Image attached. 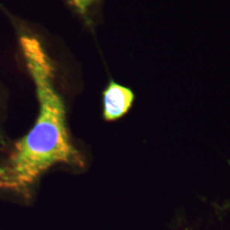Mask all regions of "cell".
Segmentation results:
<instances>
[{"instance_id":"6da1fadb","label":"cell","mask_w":230,"mask_h":230,"mask_svg":"<svg viewBox=\"0 0 230 230\" xmlns=\"http://www.w3.org/2000/svg\"><path fill=\"white\" fill-rule=\"evenodd\" d=\"M16 34L20 56L35 91L38 110L28 132L13 142L0 164V193L29 195L40 179L56 166L77 171L86 160L71 139L67 107L56 83V68L40 36L19 16L0 5Z\"/></svg>"},{"instance_id":"7a4b0ae2","label":"cell","mask_w":230,"mask_h":230,"mask_svg":"<svg viewBox=\"0 0 230 230\" xmlns=\"http://www.w3.org/2000/svg\"><path fill=\"white\" fill-rule=\"evenodd\" d=\"M134 101L133 92L115 81H110L102 93V115L107 122H114L127 114Z\"/></svg>"},{"instance_id":"277c9868","label":"cell","mask_w":230,"mask_h":230,"mask_svg":"<svg viewBox=\"0 0 230 230\" xmlns=\"http://www.w3.org/2000/svg\"><path fill=\"white\" fill-rule=\"evenodd\" d=\"M66 1L84 20H89V11L96 2V0H66Z\"/></svg>"},{"instance_id":"3957f363","label":"cell","mask_w":230,"mask_h":230,"mask_svg":"<svg viewBox=\"0 0 230 230\" xmlns=\"http://www.w3.org/2000/svg\"><path fill=\"white\" fill-rule=\"evenodd\" d=\"M10 92L8 87L0 82V164L9 153L13 142L5 132V123L9 117Z\"/></svg>"}]
</instances>
